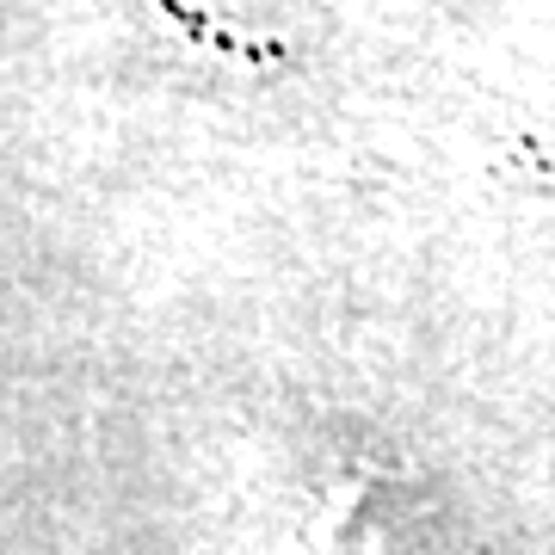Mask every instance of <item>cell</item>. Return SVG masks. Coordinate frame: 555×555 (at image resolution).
<instances>
[]
</instances>
